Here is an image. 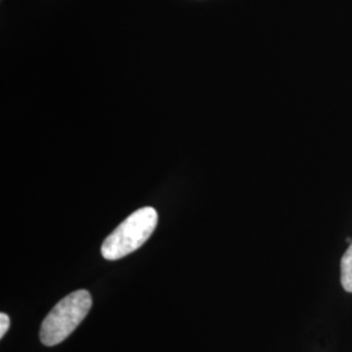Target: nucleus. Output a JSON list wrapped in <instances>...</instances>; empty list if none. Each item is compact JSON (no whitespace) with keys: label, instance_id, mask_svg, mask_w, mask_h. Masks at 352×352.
Instances as JSON below:
<instances>
[{"label":"nucleus","instance_id":"f257e3e1","mask_svg":"<svg viewBox=\"0 0 352 352\" xmlns=\"http://www.w3.org/2000/svg\"><path fill=\"white\" fill-rule=\"evenodd\" d=\"M158 223L154 208L146 206L131 214L113 230L102 244V256L106 260H119L138 251L149 239Z\"/></svg>","mask_w":352,"mask_h":352},{"label":"nucleus","instance_id":"f03ea898","mask_svg":"<svg viewBox=\"0 0 352 352\" xmlns=\"http://www.w3.org/2000/svg\"><path fill=\"white\" fill-rule=\"evenodd\" d=\"M91 295L87 289H77L58 302L41 325L39 338L45 346L62 343L87 317L91 308Z\"/></svg>","mask_w":352,"mask_h":352},{"label":"nucleus","instance_id":"7ed1b4c3","mask_svg":"<svg viewBox=\"0 0 352 352\" xmlns=\"http://www.w3.org/2000/svg\"><path fill=\"white\" fill-rule=\"evenodd\" d=\"M340 280L347 292H352V243L340 261Z\"/></svg>","mask_w":352,"mask_h":352},{"label":"nucleus","instance_id":"20e7f679","mask_svg":"<svg viewBox=\"0 0 352 352\" xmlns=\"http://www.w3.org/2000/svg\"><path fill=\"white\" fill-rule=\"evenodd\" d=\"M10 325H11L10 317L6 314H0V338H3L6 336V333L10 329Z\"/></svg>","mask_w":352,"mask_h":352},{"label":"nucleus","instance_id":"39448f33","mask_svg":"<svg viewBox=\"0 0 352 352\" xmlns=\"http://www.w3.org/2000/svg\"><path fill=\"white\" fill-rule=\"evenodd\" d=\"M346 241H347V243H352V239H350V238H347V239H346Z\"/></svg>","mask_w":352,"mask_h":352}]
</instances>
